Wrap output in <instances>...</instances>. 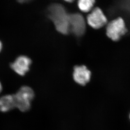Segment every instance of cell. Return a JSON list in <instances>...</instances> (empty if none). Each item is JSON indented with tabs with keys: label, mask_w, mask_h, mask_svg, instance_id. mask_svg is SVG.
Listing matches in <instances>:
<instances>
[{
	"label": "cell",
	"mask_w": 130,
	"mask_h": 130,
	"mask_svg": "<svg viewBox=\"0 0 130 130\" xmlns=\"http://www.w3.org/2000/svg\"><path fill=\"white\" fill-rule=\"evenodd\" d=\"M69 14L60 4H52L48 7V17L53 22L57 30L62 34L70 32Z\"/></svg>",
	"instance_id": "obj_1"
},
{
	"label": "cell",
	"mask_w": 130,
	"mask_h": 130,
	"mask_svg": "<svg viewBox=\"0 0 130 130\" xmlns=\"http://www.w3.org/2000/svg\"><path fill=\"white\" fill-rule=\"evenodd\" d=\"M14 95L16 108L21 112L28 111L30 108L31 102L34 98L33 90L29 86H22Z\"/></svg>",
	"instance_id": "obj_2"
},
{
	"label": "cell",
	"mask_w": 130,
	"mask_h": 130,
	"mask_svg": "<svg viewBox=\"0 0 130 130\" xmlns=\"http://www.w3.org/2000/svg\"><path fill=\"white\" fill-rule=\"evenodd\" d=\"M127 31L124 20L121 17L111 21L106 28L107 36L114 41H119Z\"/></svg>",
	"instance_id": "obj_3"
},
{
	"label": "cell",
	"mask_w": 130,
	"mask_h": 130,
	"mask_svg": "<svg viewBox=\"0 0 130 130\" xmlns=\"http://www.w3.org/2000/svg\"><path fill=\"white\" fill-rule=\"evenodd\" d=\"M69 23L70 32L75 36L80 37L85 33L86 30V24L84 18L81 14H70Z\"/></svg>",
	"instance_id": "obj_4"
},
{
	"label": "cell",
	"mask_w": 130,
	"mask_h": 130,
	"mask_svg": "<svg viewBox=\"0 0 130 130\" xmlns=\"http://www.w3.org/2000/svg\"><path fill=\"white\" fill-rule=\"evenodd\" d=\"M88 25L93 28H100L107 23V17L101 9L95 8L88 15L87 18Z\"/></svg>",
	"instance_id": "obj_5"
},
{
	"label": "cell",
	"mask_w": 130,
	"mask_h": 130,
	"mask_svg": "<svg viewBox=\"0 0 130 130\" xmlns=\"http://www.w3.org/2000/svg\"><path fill=\"white\" fill-rule=\"evenodd\" d=\"M32 63L30 59L25 56H21L17 57L14 62L11 63L10 67L14 71L21 76H23L29 70Z\"/></svg>",
	"instance_id": "obj_6"
},
{
	"label": "cell",
	"mask_w": 130,
	"mask_h": 130,
	"mask_svg": "<svg viewBox=\"0 0 130 130\" xmlns=\"http://www.w3.org/2000/svg\"><path fill=\"white\" fill-rule=\"evenodd\" d=\"M91 77V72L85 66H76L74 68V80L79 85H86L89 82Z\"/></svg>",
	"instance_id": "obj_7"
},
{
	"label": "cell",
	"mask_w": 130,
	"mask_h": 130,
	"mask_svg": "<svg viewBox=\"0 0 130 130\" xmlns=\"http://www.w3.org/2000/svg\"><path fill=\"white\" fill-rule=\"evenodd\" d=\"M16 108L14 94L6 95L0 98V111L9 112Z\"/></svg>",
	"instance_id": "obj_8"
},
{
	"label": "cell",
	"mask_w": 130,
	"mask_h": 130,
	"mask_svg": "<svg viewBox=\"0 0 130 130\" xmlns=\"http://www.w3.org/2000/svg\"><path fill=\"white\" fill-rule=\"evenodd\" d=\"M94 2L93 0H80L78 1L77 4L81 11L88 12L91 10Z\"/></svg>",
	"instance_id": "obj_9"
},
{
	"label": "cell",
	"mask_w": 130,
	"mask_h": 130,
	"mask_svg": "<svg viewBox=\"0 0 130 130\" xmlns=\"http://www.w3.org/2000/svg\"><path fill=\"white\" fill-rule=\"evenodd\" d=\"M2 86L1 83L0 82V93L2 91Z\"/></svg>",
	"instance_id": "obj_10"
},
{
	"label": "cell",
	"mask_w": 130,
	"mask_h": 130,
	"mask_svg": "<svg viewBox=\"0 0 130 130\" xmlns=\"http://www.w3.org/2000/svg\"><path fill=\"white\" fill-rule=\"evenodd\" d=\"M2 48V43H1V41H0V52L1 51Z\"/></svg>",
	"instance_id": "obj_11"
},
{
	"label": "cell",
	"mask_w": 130,
	"mask_h": 130,
	"mask_svg": "<svg viewBox=\"0 0 130 130\" xmlns=\"http://www.w3.org/2000/svg\"></svg>",
	"instance_id": "obj_12"
}]
</instances>
